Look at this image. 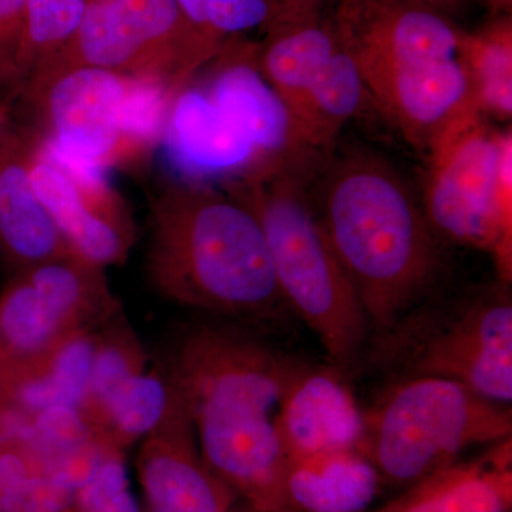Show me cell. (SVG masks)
<instances>
[{
	"instance_id": "obj_12",
	"label": "cell",
	"mask_w": 512,
	"mask_h": 512,
	"mask_svg": "<svg viewBox=\"0 0 512 512\" xmlns=\"http://www.w3.org/2000/svg\"><path fill=\"white\" fill-rule=\"evenodd\" d=\"M30 180L73 255L103 269L126 261L133 222L106 171L57 167L37 150L33 134Z\"/></svg>"
},
{
	"instance_id": "obj_16",
	"label": "cell",
	"mask_w": 512,
	"mask_h": 512,
	"mask_svg": "<svg viewBox=\"0 0 512 512\" xmlns=\"http://www.w3.org/2000/svg\"><path fill=\"white\" fill-rule=\"evenodd\" d=\"M276 429L288 458L359 448L363 410L338 367L295 360Z\"/></svg>"
},
{
	"instance_id": "obj_20",
	"label": "cell",
	"mask_w": 512,
	"mask_h": 512,
	"mask_svg": "<svg viewBox=\"0 0 512 512\" xmlns=\"http://www.w3.org/2000/svg\"><path fill=\"white\" fill-rule=\"evenodd\" d=\"M383 485L359 448L291 457L282 512H370Z\"/></svg>"
},
{
	"instance_id": "obj_24",
	"label": "cell",
	"mask_w": 512,
	"mask_h": 512,
	"mask_svg": "<svg viewBox=\"0 0 512 512\" xmlns=\"http://www.w3.org/2000/svg\"><path fill=\"white\" fill-rule=\"evenodd\" d=\"M87 6V0H28L0 84L22 92L30 77L76 35Z\"/></svg>"
},
{
	"instance_id": "obj_25",
	"label": "cell",
	"mask_w": 512,
	"mask_h": 512,
	"mask_svg": "<svg viewBox=\"0 0 512 512\" xmlns=\"http://www.w3.org/2000/svg\"><path fill=\"white\" fill-rule=\"evenodd\" d=\"M183 87L153 77L128 76L120 114L117 167L140 165L163 140L165 120L175 94Z\"/></svg>"
},
{
	"instance_id": "obj_13",
	"label": "cell",
	"mask_w": 512,
	"mask_h": 512,
	"mask_svg": "<svg viewBox=\"0 0 512 512\" xmlns=\"http://www.w3.org/2000/svg\"><path fill=\"white\" fill-rule=\"evenodd\" d=\"M202 69V89L269 163L298 167L316 153L259 70L256 43L245 36L231 37Z\"/></svg>"
},
{
	"instance_id": "obj_18",
	"label": "cell",
	"mask_w": 512,
	"mask_h": 512,
	"mask_svg": "<svg viewBox=\"0 0 512 512\" xmlns=\"http://www.w3.org/2000/svg\"><path fill=\"white\" fill-rule=\"evenodd\" d=\"M512 444H491L483 456L454 461L404 488L370 512H511Z\"/></svg>"
},
{
	"instance_id": "obj_6",
	"label": "cell",
	"mask_w": 512,
	"mask_h": 512,
	"mask_svg": "<svg viewBox=\"0 0 512 512\" xmlns=\"http://www.w3.org/2000/svg\"><path fill=\"white\" fill-rule=\"evenodd\" d=\"M512 436V412L464 384L406 376L363 410L359 450L383 484L409 487L474 446Z\"/></svg>"
},
{
	"instance_id": "obj_32",
	"label": "cell",
	"mask_w": 512,
	"mask_h": 512,
	"mask_svg": "<svg viewBox=\"0 0 512 512\" xmlns=\"http://www.w3.org/2000/svg\"><path fill=\"white\" fill-rule=\"evenodd\" d=\"M10 128H12V124H10L9 104L0 99V147L8 136Z\"/></svg>"
},
{
	"instance_id": "obj_26",
	"label": "cell",
	"mask_w": 512,
	"mask_h": 512,
	"mask_svg": "<svg viewBox=\"0 0 512 512\" xmlns=\"http://www.w3.org/2000/svg\"><path fill=\"white\" fill-rule=\"evenodd\" d=\"M55 483L64 490L59 512H140L128 483L124 451L111 450L96 466Z\"/></svg>"
},
{
	"instance_id": "obj_31",
	"label": "cell",
	"mask_w": 512,
	"mask_h": 512,
	"mask_svg": "<svg viewBox=\"0 0 512 512\" xmlns=\"http://www.w3.org/2000/svg\"><path fill=\"white\" fill-rule=\"evenodd\" d=\"M491 15H511L512 0H480Z\"/></svg>"
},
{
	"instance_id": "obj_17",
	"label": "cell",
	"mask_w": 512,
	"mask_h": 512,
	"mask_svg": "<svg viewBox=\"0 0 512 512\" xmlns=\"http://www.w3.org/2000/svg\"><path fill=\"white\" fill-rule=\"evenodd\" d=\"M32 148V131L13 127L0 147V247L19 269L73 255L33 188Z\"/></svg>"
},
{
	"instance_id": "obj_28",
	"label": "cell",
	"mask_w": 512,
	"mask_h": 512,
	"mask_svg": "<svg viewBox=\"0 0 512 512\" xmlns=\"http://www.w3.org/2000/svg\"><path fill=\"white\" fill-rule=\"evenodd\" d=\"M26 2L28 0H0V74L18 39Z\"/></svg>"
},
{
	"instance_id": "obj_1",
	"label": "cell",
	"mask_w": 512,
	"mask_h": 512,
	"mask_svg": "<svg viewBox=\"0 0 512 512\" xmlns=\"http://www.w3.org/2000/svg\"><path fill=\"white\" fill-rule=\"evenodd\" d=\"M295 359L252 336L202 325L167 373L190 413L205 464L258 512H282L288 454L276 429Z\"/></svg>"
},
{
	"instance_id": "obj_29",
	"label": "cell",
	"mask_w": 512,
	"mask_h": 512,
	"mask_svg": "<svg viewBox=\"0 0 512 512\" xmlns=\"http://www.w3.org/2000/svg\"><path fill=\"white\" fill-rule=\"evenodd\" d=\"M397 2L410 3V5L423 6L437 10L447 16H453L463 6L464 0H397Z\"/></svg>"
},
{
	"instance_id": "obj_9",
	"label": "cell",
	"mask_w": 512,
	"mask_h": 512,
	"mask_svg": "<svg viewBox=\"0 0 512 512\" xmlns=\"http://www.w3.org/2000/svg\"><path fill=\"white\" fill-rule=\"evenodd\" d=\"M116 312L100 266L70 255L20 269L0 295V356L40 355Z\"/></svg>"
},
{
	"instance_id": "obj_14",
	"label": "cell",
	"mask_w": 512,
	"mask_h": 512,
	"mask_svg": "<svg viewBox=\"0 0 512 512\" xmlns=\"http://www.w3.org/2000/svg\"><path fill=\"white\" fill-rule=\"evenodd\" d=\"M164 153L181 181L222 187L279 170L222 113L201 84L180 90L165 120Z\"/></svg>"
},
{
	"instance_id": "obj_34",
	"label": "cell",
	"mask_w": 512,
	"mask_h": 512,
	"mask_svg": "<svg viewBox=\"0 0 512 512\" xmlns=\"http://www.w3.org/2000/svg\"><path fill=\"white\" fill-rule=\"evenodd\" d=\"M87 2H89V3H90V2H96V0H87Z\"/></svg>"
},
{
	"instance_id": "obj_33",
	"label": "cell",
	"mask_w": 512,
	"mask_h": 512,
	"mask_svg": "<svg viewBox=\"0 0 512 512\" xmlns=\"http://www.w3.org/2000/svg\"><path fill=\"white\" fill-rule=\"evenodd\" d=\"M229 512H258V511H255V510H252V508H249L248 511H235V510H231Z\"/></svg>"
},
{
	"instance_id": "obj_10",
	"label": "cell",
	"mask_w": 512,
	"mask_h": 512,
	"mask_svg": "<svg viewBox=\"0 0 512 512\" xmlns=\"http://www.w3.org/2000/svg\"><path fill=\"white\" fill-rule=\"evenodd\" d=\"M409 376L454 380L491 400H512V303L495 292L468 302L451 318L421 333L406 353Z\"/></svg>"
},
{
	"instance_id": "obj_27",
	"label": "cell",
	"mask_w": 512,
	"mask_h": 512,
	"mask_svg": "<svg viewBox=\"0 0 512 512\" xmlns=\"http://www.w3.org/2000/svg\"><path fill=\"white\" fill-rule=\"evenodd\" d=\"M188 22L224 43L252 30H265L284 15L275 0H175Z\"/></svg>"
},
{
	"instance_id": "obj_2",
	"label": "cell",
	"mask_w": 512,
	"mask_h": 512,
	"mask_svg": "<svg viewBox=\"0 0 512 512\" xmlns=\"http://www.w3.org/2000/svg\"><path fill=\"white\" fill-rule=\"evenodd\" d=\"M309 202L369 320L390 332L439 272V242L402 175L350 150L323 168Z\"/></svg>"
},
{
	"instance_id": "obj_30",
	"label": "cell",
	"mask_w": 512,
	"mask_h": 512,
	"mask_svg": "<svg viewBox=\"0 0 512 512\" xmlns=\"http://www.w3.org/2000/svg\"><path fill=\"white\" fill-rule=\"evenodd\" d=\"M279 8L282 9L284 15H292V13L313 12L325 8L328 0H275Z\"/></svg>"
},
{
	"instance_id": "obj_15",
	"label": "cell",
	"mask_w": 512,
	"mask_h": 512,
	"mask_svg": "<svg viewBox=\"0 0 512 512\" xmlns=\"http://www.w3.org/2000/svg\"><path fill=\"white\" fill-rule=\"evenodd\" d=\"M137 473L148 512H229L237 498L205 464L181 396L141 440Z\"/></svg>"
},
{
	"instance_id": "obj_23",
	"label": "cell",
	"mask_w": 512,
	"mask_h": 512,
	"mask_svg": "<svg viewBox=\"0 0 512 512\" xmlns=\"http://www.w3.org/2000/svg\"><path fill=\"white\" fill-rule=\"evenodd\" d=\"M367 101L370 96L362 74L342 40V46L309 90L296 123L313 150H328L343 126L362 113Z\"/></svg>"
},
{
	"instance_id": "obj_11",
	"label": "cell",
	"mask_w": 512,
	"mask_h": 512,
	"mask_svg": "<svg viewBox=\"0 0 512 512\" xmlns=\"http://www.w3.org/2000/svg\"><path fill=\"white\" fill-rule=\"evenodd\" d=\"M127 80L109 70L72 67L37 74L19 94L42 123L40 136L67 156L107 170L119 164Z\"/></svg>"
},
{
	"instance_id": "obj_21",
	"label": "cell",
	"mask_w": 512,
	"mask_h": 512,
	"mask_svg": "<svg viewBox=\"0 0 512 512\" xmlns=\"http://www.w3.org/2000/svg\"><path fill=\"white\" fill-rule=\"evenodd\" d=\"M178 400L180 393L168 375L144 370L79 413L97 437L124 451L156 429Z\"/></svg>"
},
{
	"instance_id": "obj_4",
	"label": "cell",
	"mask_w": 512,
	"mask_h": 512,
	"mask_svg": "<svg viewBox=\"0 0 512 512\" xmlns=\"http://www.w3.org/2000/svg\"><path fill=\"white\" fill-rule=\"evenodd\" d=\"M332 16L370 101L417 150L480 114L450 16L397 0H338Z\"/></svg>"
},
{
	"instance_id": "obj_19",
	"label": "cell",
	"mask_w": 512,
	"mask_h": 512,
	"mask_svg": "<svg viewBox=\"0 0 512 512\" xmlns=\"http://www.w3.org/2000/svg\"><path fill=\"white\" fill-rule=\"evenodd\" d=\"M264 32L258 45L259 70L296 120L309 90L342 46V37L325 8L281 15Z\"/></svg>"
},
{
	"instance_id": "obj_5",
	"label": "cell",
	"mask_w": 512,
	"mask_h": 512,
	"mask_svg": "<svg viewBox=\"0 0 512 512\" xmlns=\"http://www.w3.org/2000/svg\"><path fill=\"white\" fill-rule=\"evenodd\" d=\"M302 167H285L224 185L247 205L264 231L286 306L315 333L336 367L365 345L369 320L309 202Z\"/></svg>"
},
{
	"instance_id": "obj_7",
	"label": "cell",
	"mask_w": 512,
	"mask_h": 512,
	"mask_svg": "<svg viewBox=\"0 0 512 512\" xmlns=\"http://www.w3.org/2000/svg\"><path fill=\"white\" fill-rule=\"evenodd\" d=\"M423 208L437 238L493 256L498 278L512 276L511 128L474 114L427 151Z\"/></svg>"
},
{
	"instance_id": "obj_8",
	"label": "cell",
	"mask_w": 512,
	"mask_h": 512,
	"mask_svg": "<svg viewBox=\"0 0 512 512\" xmlns=\"http://www.w3.org/2000/svg\"><path fill=\"white\" fill-rule=\"evenodd\" d=\"M221 45L191 25L175 0H96L72 40L32 77L96 67L184 87Z\"/></svg>"
},
{
	"instance_id": "obj_22",
	"label": "cell",
	"mask_w": 512,
	"mask_h": 512,
	"mask_svg": "<svg viewBox=\"0 0 512 512\" xmlns=\"http://www.w3.org/2000/svg\"><path fill=\"white\" fill-rule=\"evenodd\" d=\"M460 56L474 106L485 119L512 116V18L491 15L477 29L461 32Z\"/></svg>"
},
{
	"instance_id": "obj_3",
	"label": "cell",
	"mask_w": 512,
	"mask_h": 512,
	"mask_svg": "<svg viewBox=\"0 0 512 512\" xmlns=\"http://www.w3.org/2000/svg\"><path fill=\"white\" fill-rule=\"evenodd\" d=\"M150 220L148 275L164 298L238 319H269L286 306L261 224L234 195L167 183Z\"/></svg>"
}]
</instances>
